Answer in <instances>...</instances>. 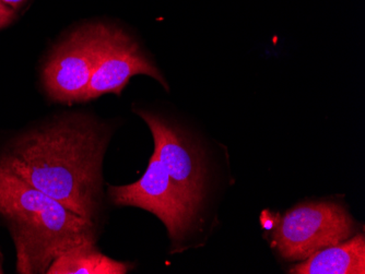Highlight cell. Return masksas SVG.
Wrapping results in <instances>:
<instances>
[{"label":"cell","instance_id":"6da1fadb","mask_svg":"<svg viewBox=\"0 0 365 274\" xmlns=\"http://www.w3.org/2000/svg\"><path fill=\"white\" fill-rule=\"evenodd\" d=\"M108 138L106 126L92 118L65 116L12 140L0 153V167L94 222Z\"/></svg>","mask_w":365,"mask_h":274},{"label":"cell","instance_id":"7a4b0ae2","mask_svg":"<svg viewBox=\"0 0 365 274\" xmlns=\"http://www.w3.org/2000/svg\"><path fill=\"white\" fill-rule=\"evenodd\" d=\"M0 216L14 239L19 273H46L61 253L88 241L96 243L93 221L71 211L3 167Z\"/></svg>","mask_w":365,"mask_h":274},{"label":"cell","instance_id":"3957f363","mask_svg":"<svg viewBox=\"0 0 365 274\" xmlns=\"http://www.w3.org/2000/svg\"><path fill=\"white\" fill-rule=\"evenodd\" d=\"M356 232L354 218L335 201L309 202L291 209L279 221L274 241L288 260H305L326 247L349 239Z\"/></svg>","mask_w":365,"mask_h":274},{"label":"cell","instance_id":"277c9868","mask_svg":"<svg viewBox=\"0 0 365 274\" xmlns=\"http://www.w3.org/2000/svg\"><path fill=\"white\" fill-rule=\"evenodd\" d=\"M108 28L82 26L55 47L43 68V85L53 101H82Z\"/></svg>","mask_w":365,"mask_h":274},{"label":"cell","instance_id":"5b68a950","mask_svg":"<svg viewBox=\"0 0 365 274\" xmlns=\"http://www.w3.org/2000/svg\"><path fill=\"white\" fill-rule=\"evenodd\" d=\"M108 197L115 206H137L155 214L174 244L185 238L196 218V210L174 185L155 150L143 177L130 185L110 186Z\"/></svg>","mask_w":365,"mask_h":274},{"label":"cell","instance_id":"8992f818","mask_svg":"<svg viewBox=\"0 0 365 274\" xmlns=\"http://www.w3.org/2000/svg\"><path fill=\"white\" fill-rule=\"evenodd\" d=\"M155 139V150L174 185L198 212L206 190L204 157L187 135L167 118L147 110H138Z\"/></svg>","mask_w":365,"mask_h":274},{"label":"cell","instance_id":"52a82bcc","mask_svg":"<svg viewBox=\"0 0 365 274\" xmlns=\"http://www.w3.org/2000/svg\"><path fill=\"white\" fill-rule=\"evenodd\" d=\"M137 75H149L169 90L161 71L138 43L122 28L110 26L82 102L98 99L103 94L120 95L131 77Z\"/></svg>","mask_w":365,"mask_h":274},{"label":"cell","instance_id":"ba28073f","mask_svg":"<svg viewBox=\"0 0 365 274\" xmlns=\"http://www.w3.org/2000/svg\"><path fill=\"white\" fill-rule=\"evenodd\" d=\"M292 274H364L365 239L358 234L334 246L326 247L291 268Z\"/></svg>","mask_w":365,"mask_h":274},{"label":"cell","instance_id":"9c48e42d","mask_svg":"<svg viewBox=\"0 0 365 274\" xmlns=\"http://www.w3.org/2000/svg\"><path fill=\"white\" fill-rule=\"evenodd\" d=\"M88 241L65 251L53 261L48 274H125L133 268L129 263L114 260Z\"/></svg>","mask_w":365,"mask_h":274},{"label":"cell","instance_id":"30bf717a","mask_svg":"<svg viewBox=\"0 0 365 274\" xmlns=\"http://www.w3.org/2000/svg\"><path fill=\"white\" fill-rule=\"evenodd\" d=\"M16 16V11L0 1V28H6L11 24Z\"/></svg>","mask_w":365,"mask_h":274},{"label":"cell","instance_id":"8fae6325","mask_svg":"<svg viewBox=\"0 0 365 274\" xmlns=\"http://www.w3.org/2000/svg\"><path fill=\"white\" fill-rule=\"evenodd\" d=\"M0 1L5 4L8 7L11 8V9H14V11H16V10H19L28 0H0Z\"/></svg>","mask_w":365,"mask_h":274},{"label":"cell","instance_id":"7c38bea8","mask_svg":"<svg viewBox=\"0 0 365 274\" xmlns=\"http://www.w3.org/2000/svg\"><path fill=\"white\" fill-rule=\"evenodd\" d=\"M3 273V268H1V263H0V274Z\"/></svg>","mask_w":365,"mask_h":274}]
</instances>
